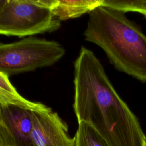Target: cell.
<instances>
[{"label": "cell", "mask_w": 146, "mask_h": 146, "mask_svg": "<svg viewBox=\"0 0 146 146\" xmlns=\"http://www.w3.org/2000/svg\"><path fill=\"white\" fill-rule=\"evenodd\" d=\"M74 137L75 146H109L102 136L90 124L80 122Z\"/></svg>", "instance_id": "obj_9"}, {"label": "cell", "mask_w": 146, "mask_h": 146, "mask_svg": "<svg viewBox=\"0 0 146 146\" xmlns=\"http://www.w3.org/2000/svg\"><path fill=\"white\" fill-rule=\"evenodd\" d=\"M7 0H0V13L3 10Z\"/></svg>", "instance_id": "obj_11"}, {"label": "cell", "mask_w": 146, "mask_h": 146, "mask_svg": "<svg viewBox=\"0 0 146 146\" xmlns=\"http://www.w3.org/2000/svg\"><path fill=\"white\" fill-rule=\"evenodd\" d=\"M60 21L38 1L7 0L0 13V34L23 37L54 32Z\"/></svg>", "instance_id": "obj_4"}, {"label": "cell", "mask_w": 146, "mask_h": 146, "mask_svg": "<svg viewBox=\"0 0 146 146\" xmlns=\"http://www.w3.org/2000/svg\"><path fill=\"white\" fill-rule=\"evenodd\" d=\"M102 6L124 13L134 11L146 15V0H103Z\"/></svg>", "instance_id": "obj_10"}, {"label": "cell", "mask_w": 146, "mask_h": 146, "mask_svg": "<svg viewBox=\"0 0 146 146\" xmlns=\"http://www.w3.org/2000/svg\"><path fill=\"white\" fill-rule=\"evenodd\" d=\"M103 0H52L50 7L60 21L80 17L102 6Z\"/></svg>", "instance_id": "obj_7"}, {"label": "cell", "mask_w": 146, "mask_h": 146, "mask_svg": "<svg viewBox=\"0 0 146 146\" xmlns=\"http://www.w3.org/2000/svg\"><path fill=\"white\" fill-rule=\"evenodd\" d=\"M32 139L35 146H75L67 124L56 112L31 111Z\"/></svg>", "instance_id": "obj_6"}, {"label": "cell", "mask_w": 146, "mask_h": 146, "mask_svg": "<svg viewBox=\"0 0 146 146\" xmlns=\"http://www.w3.org/2000/svg\"><path fill=\"white\" fill-rule=\"evenodd\" d=\"M85 40L100 47L119 71L146 83V35L125 13L100 6L89 13Z\"/></svg>", "instance_id": "obj_2"}, {"label": "cell", "mask_w": 146, "mask_h": 146, "mask_svg": "<svg viewBox=\"0 0 146 146\" xmlns=\"http://www.w3.org/2000/svg\"><path fill=\"white\" fill-rule=\"evenodd\" d=\"M0 104L13 105L36 111H46L51 110L43 103L32 102L22 96L10 83L9 76L1 72H0Z\"/></svg>", "instance_id": "obj_8"}, {"label": "cell", "mask_w": 146, "mask_h": 146, "mask_svg": "<svg viewBox=\"0 0 146 146\" xmlns=\"http://www.w3.org/2000/svg\"><path fill=\"white\" fill-rule=\"evenodd\" d=\"M0 146H1V138H0Z\"/></svg>", "instance_id": "obj_13"}, {"label": "cell", "mask_w": 146, "mask_h": 146, "mask_svg": "<svg viewBox=\"0 0 146 146\" xmlns=\"http://www.w3.org/2000/svg\"><path fill=\"white\" fill-rule=\"evenodd\" d=\"M145 146H146V139H145Z\"/></svg>", "instance_id": "obj_12"}, {"label": "cell", "mask_w": 146, "mask_h": 146, "mask_svg": "<svg viewBox=\"0 0 146 146\" xmlns=\"http://www.w3.org/2000/svg\"><path fill=\"white\" fill-rule=\"evenodd\" d=\"M31 110L0 104L1 146H35L32 139Z\"/></svg>", "instance_id": "obj_5"}, {"label": "cell", "mask_w": 146, "mask_h": 146, "mask_svg": "<svg viewBox=\"0 0 146 146\" xmlns=\"http://www.w3.org/2000/svg\"><path fill=\"white\" fill-rule=\"evenodd\" d=\"M58 42L33 36L0 43V72L9 76L53 65L64 55Z\"/></svg>", "instance_id": "obj_3"}, {"label": "cell", "mask_w": 146, "mask_h": 146, "mask_svg": "<svg viewBox=\"0 0 146 146\" xmlns=\"http://www.w3.org/2000/svg\"><path fill=\"white\" fill-rule=\"evenodd\" d=\"M73 108L78 123L90 124L109 146H145L138 119L120 97L90 50L82 47L74 62Z\"/></svg>", "instance_id": "obj_1"}, {"label": "cell", "mask_w": 146, "mask_h": 146, "mask_svg": "<svg viewBox=\"0 0 146 146\" xmlns=\"http://www.w3.org/2000/svg\"><path fill=\"white\" fill-rule=\"evenodd\" d=\"M144 17H145V18H146V15H145V16H144Z\"/></svg>", "instance_id": "obj_14"}]
</instances>
